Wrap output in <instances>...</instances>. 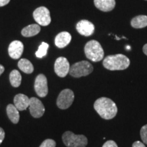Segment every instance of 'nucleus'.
Wrapping results in <instances>:
<instances>
[{
  "mask_svg": "<svg viewBox=\"0 0 147 147\" xmlns=\"http://www.w3.org/2000/svg\"><path fill=\"white\" fill-rule=\"evenodd\" d=\"M94 109L102 119L109 120L117 115V105L113 100L108 97H100L94 103Z\"/></svg>",
  "mask_w": 147,
  "mask_h": 147,
  "instance_id": "1",
  "label": "nucleus"
},
{
  "mask_svg": "<svg viewBox=\"0 0 147 147\" xmlns=\"http://www.w3.org/2000/svg\"><path fill=\"white\" fill-rule=\"evenodd\" d=\"M130 61L127 57L122 54L107 56L103 61V65L109 70H123L129 66Z\"/></svg>",
  "mask_w": 147,
  "mask_h": 147,
  "instance_id": "2",
  "label": "nucleus"
},
{
  "mask_svg": "<svg viewBox=\"0 0 147 147\" xmlns=\"http://www.w3.org/2000/svg\"><path fill=\"white\" fill-rule=\"evenodd\" d=\"M84 53L87 59L92 61H100L104 59V52L102 46L96 40H91L84 47Z\"/></svg>",
  "mask_w": 147,
  "mask_h": 147,
  "instance_id": "3",
  "label": "nucleus"
},
{
  "mask_svg": "<svg viewBox=\"0 0 147 147\" xmlns=\"http://www.w3.org/2000/svg\"><path fill=\"white\" fill-rule=\"evenodd\" d=\"M64 144L67 147H86L88 144L87 137L84 135H76L70 131H67L62 136Z\"/></svg>",
  "mask_w": 147,
  "mask_h": 147,
  "instance_id": "4",
  "label": "nucleus"
},
{
  "mask_svg": "<svg viewBox=\"0 0 147 147\" xmlns=\"http://www.w3.org/2000/svg\"><path fill=\"white\" fill-rule=\"evenodd\" d=\"M93 70V67L87 61H82L73 64L69 69V74L74 78L87 76Z\"/></svg>",
  "mask_w": 147,
  "mask_h": 147,
  "instance_id": "5",
  "label": "nucleus"
},
{
  "mask_svg": "<svg viewBox=\"0 0 147 147\" xmlns=\"http://www.w3.org/2000/svg\"><path fill=\"white\" fill-rule=\"evenodd\" d=\"M74 100V93L71 89H65L59 95L57 100V105L60 109L65 110L70 107Z\"/></svg>",
  "mask_w": 147,
  "mask_h": 147,
  "instance_id": "6",
  "label": "nucleus"
},
{
  "mask_svg": "<svg viewBox=\"0 0 147 147\" xmlns=\"http://www.w3.org/2000/svg\"><path fill=\"white\" fill-rule=\"evenodd\" d=\"M34 20L39 25L47 26L51 22L50 11L45 6L36 8L33 13Z\"/></svg>",
  "mask_w": 147,
  "mask_h": 147,
  "instance_id": "7",
  "label": "nucleus"
},
{
  "mask_svg": "<svg viewBox=\"0 0 147 147\" xmlns=\"http://www.w3.org/2000/svg\"><path fill=\"white\" fill-rule=\"evenodd\" d=\"M34 89L36 94L40 97H45L47 95L48 89L47 78L44 74H39L35 80Z\"/></svg>",
  "mask_w": 147,
  "mask_h": 147,
  "instance_id": "8",
  "label": "nucleus"
},
{
  "mask_svg": "<svg viewBox=\"0 0 147 147\" xmlns=\"http://www.w3.org/2000/svg\"><path fill=\"white\" fill-rule=\"evenodd\" d=\"M54 68L56 74L61 78H63L69 73L70 65L67 59L63 57H60L55 61Z\"/></svg>",
  "mask_w": 147,
  "mask_h": 147,
  "instance_id": "9",
  "label": "nucleus"
},
{
  "mask_svg": "<svg viewBox=\"0 0 147 147\" xmlns=\"http://www.w3.org/2000/svg\"><path fill=\"white\" fill-rule=\"evenodd\" d=\"M29 111L34 118H40L45 112V108L42 102L36 97H32L29 100Z\"/></svg>",
  "mask_w": 147,
  "mask_h": 147,
  "instance_id": "10",
  "label": "nucleus"
},
{
  "mask_svg": "<svg viewBox=\"0 0 147 147\" xmlns=\"http://www.w3.org/2000/svg\"><path fill=\"white\" fill-rule=\"evenodd\" d=\"M76 30L80 35L84 36H90L93 34L95 26L91 22L87 20H81L76 24Z\"/></svg>",
  "mask_w": 147,
  "mask_h": 147,
  "instance_id": "11",
  "label": "nucleus"
},
{
  "mask_svg": "<svg viewBox=\"0 0 147 147\" xmlns=\"http://www.w3.org/2000/svg\"><path fill=\"white\" fill-rule=\"evenodd\" d=\"M24 49L23 44L21 41L14 40L10 44L8 47V53L11 58L18 59L21 57Z\"/></svg>",
  "mask_w": 147,
  "mask_h": 147,
  "instance_id": "12",
  "label": "nucleus"
},
{
  "mask_svg": "<svg viewBox=\"0 0 147 147\" xmlns=\"http://www.w3.org/2000/svg\"><path fill=\"white\" fill-rule=\"evenodd\" d=\"M29 100L30 98H29L27 95L21 94H17L14 98V105L17 108L18 110L23 111L27 109V108L29 106Z\"/></svg>",
  "mask_w": 147,
  "mask_h": 147,
  "instance_id": "13",
  "label": "nucleus"
},
{
  "mask_svg": "<svg viewBox=\"0 0 147 147\" xmlns=\"http://www.w3.org/2000/svg\"><path fill=\"white\" fill-rule=\"evenodd\" d=\"M71 40V36L69 33L63 32L59 34L55 37V44L56 47L59 49H63L69 44Z\"/></svg>",
  "mask_w": 147,
  "mask_h": 147,
  "instance_id": "14",
  "label": "nucleus"
},
{
  "mask_svg": "<svg viewBox=\"0 0 147 147\" xmlns=\"http://www.w3.org/2000/svg\"><path fill=\"white\" fill-rule=\"evenodd\" d=\"M94 4L97 9L103 12H110L115 8V0H94Z\"/></svg>",
  "mask_w": 147,
  "mask_h": 147,
  "instance_id": "15",
  "label": "nucleus"
},
{
  "mask_svg": "<svg viewBox=\"0 0 147 147\" xmlns=\"http://www.w3.org/2000/svg\"><path fill=\"white\" fill-rule=\"evenodd\" d=\"M40 27L38 24H32L24 27L21 31L22 36L26 38H29L38 34L40 32Z\"/></svg>",
  "mask_w": 147,
  "mask_h": 147,
  "instance_id": "16",
  "label": "nucleus"
},
{
  "mask_svg": "<svg viewBox=\"0 0 147 147\" xmlns=\"http://www.w3.org/2000/svg\"><path fill=\"white\" fill-rule=\"evenodd\" d=\"M6 112L9 119L13 123H18V122L19 121L20 115L18 110L15 107V106L13 105V104H8L6 108Z\"/></svg>",
  "mask_w": 147,
  "mask_h": 147,
  "instance_id": "17",
  "label": "nucleus"
},
{
  "mask_svg": "<svg viewBox=\"0 0 147 147\" xmlns=\"http://www.w3.org/2000/svg\"><path fill=\"white\" fill-rule=\"evenodd\" d=\"M131 25L136 29H141L146 27L147 16L139 15L133 18L131 21Z\"/></svg>",
  "mask_w": 147,
  "mask_h": 147,
  "instance_id": "18",
  "label": "nucleus"
},
{
  "mask_svg": "<svg viewBox=\"0 0 147 147\" xmlns=\"http://www.w3.org/2000/svg\"><path fill=\"white\" fill-rule=\"evenodd\" d=\"M18 67L21 71L26 74H32L34 69L33 64L26 59H21L18 61Z\"/></svg>",
  "mask_w": 147,
  "mask_h": 147,
  "instance_id": "19",
  "label": "nucleus"
},
{
  "mask_svg": "<svg viewBox=\"0 0 147 147\" xmlns=\"http://www.w3.org/2000/svg\"><path fill=\"white\" fill-rule=\"evenodd\" d=\"M22 76L19 71L14 69L10 74V81L12 87H18L21 84Z\"/></svg>",
  "mask_w": 147,
  "mask_h": 147,
  "instance_id": "20",
  "label": "nucleus"
},
{
  "mask_svg": "<svg viewBox=\"0 0 147 147\" xmlns=\"http://www.w3.org/2000/svg\"><path fill=\"white\" fill-rule=\"evenodd\" d=\"M49 44L46 43V42H42L41 45H40L38 50L36 51V55L38 58H42L45 57L47 54L48 49H49Z\"/></svg>",
  "mask_w": 147,
  "mask_h": 147,
  "instance_id": "21",
  "label": "nucleus"
},
{
  "mask_svg": "<svg viewBox=\"0 0 147 147\" xmlns=\"http://www.w3.org/2000/svg\"><path fill=\"white\" fill-rule=\"evenodd\" d=\"M140 137L142 142L147 144V125H145L140 129Z\"/></svg>",
  "mask_w": 147,
  "mask_h": 147,
  "instance_id": "22",
  "label": "nucleus"
},
{
  "mask_svg": "<svg viewBox=\"0 0 147 147\" xmlns=\"http://www.w3.org/2000/svg\"><path fill=\"white\" fill-rule=\"evenodd\" d=\"M56 142L52 139H47L43 141L40 147H55Z\"/></svg>",
  "mask_w": 147,
  "mask_h": 147,
  "instance_id": "23",
  "label": "nucleus"
},
{
  "mask_svg": "<svg viewBox=\"0 0 147 147\" xmlns=\"http://www.w3.org/2000/svg\"><path fill=\"white\" fill-rule=\"evenodd\" d=\"M102 147H118L117 143L113 140H108L104 143Z\"/></svg>",
  "mask_w": 147,
  "mask_h": 147,
  "instance_id": "24",
  "label": "nucleus"
},
{
  "mask_svg": "<svg viewBox=\"0 0 147 147\" xmlns=\"http://www.w3.org/2000/svg\"><path fill=\"white\" fill-rule=\"evenodd\" d=\"M132 147H146L145 145L143 144L142 142H140V141H136L133 143L132 144Z\"/></svg>",
  "mask_w": 147,
  "mask_h": 147,
  "instance_id": "25",
  "label": "nucleus"
},
{
  "mask_svg": "<svg viewBox=\"0 0 147 147\" xmlns=\"http://www.w3.org/2000/svg\"><path fill=\"white\" fill-rule=\"evenodd\" d=\"M5 138V131L1 127H0V144L3 142V139Z\"/></svg>",
  "mask_w": 147,
  "mask_h": 147,
  "instance_id": "26",
  "label": "nucleus"
},
{
  "mask_svg": "<svg viewBox=\"0 0 147 147\" xmlns=\"http://www.w3.org/2000/svg\"><path fill=\"white\" fill-rule=\"evenodd\" d=\"M10 0H0V7L4 6L10 2Z\"/></svg>",
  "mask_w": 147,
  "mask_h": 147,
  "instance_id": "27",
  "label": "nucleus"
},
{
  "mask_svg": "<svg viewBox=\"0 0 147 147\" xmlns=\"http://www.w3.org/2000/svg\"><path fill=\"white\" fill-rule=\"evenodd\" d=\"M4 70H5L4 67H3L2 65H1V64H0V76L2 74V73L4 71Z\"/></svg>",
  "mask_w": 147,
  "mask_h": 147,
  "instance_id": "28",
  "label": "nucleus"
},
{
  "mask_svg": "<svg viewBox=\"0 0 147 147\" xmlns=\"http://www.w3.org/2000/svg\"><path fill=\"white\" fill-rule=\"evenodd\" d=\"M143 52L147 56V44L143 47Z\"/></svg>",
  "mask_w": 147,
  "mask_h": 147,
  "instance_id": "29",
  "label": "nucleus"
},
{
  "mask_svg": "<svg viewBox=\"0 0 147 147\" xmlns=\"http://www.w3.org/2000/svg\"><path fill=\"white\" fill-rule=\"evenodd\" d=\"M146 1H147V0H146Z\"/></svg>",
  "mask_w": 147,
  "mask_h": 147,
  "instance_id": "30",
  "label": "nucleus"
}]
</instances>
